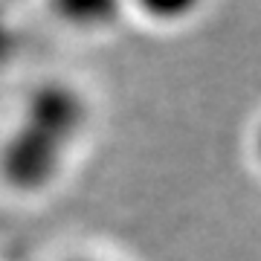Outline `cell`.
<instances>
[{"label":"cell","mask_w":261,"mask_h":261,"mask_svg":"<svg viewBox=\"0 0 261 261\" xmlns=\"http://www.w3.org/2000/svg\"><path fill=\"white\" fill-rule=\"evenodd\" d=\"M18 53V32H15V23H12L6 6L0 3V67H6Z\"/></svg>","instance_id":"obj_4"},{"label":"cell","mask_w":261,"mask_h":261,"mask_svg":"<svg viewBox=\"0 0 261 261\" xmlns=\"http://www.w3.org/2000/svg\"><path fill=\"white\" fill-rule=\"evenodd\" d=\"M255 151H258V160H261V128H258V137H255Z\"/></svg>","instance_id":"obj_5"},{"label":"cell","mask_w":261,"mask_h":261,"mask_svg":"<svg viewBox=\"0 0 261 261\" xmlns=\"http://www.w3.org/2000/svg\"><path fill=\"white\" fill-rule=\"evenodd\" d=\"M87 105L82 93L61 82L41 84L23 105L20 125L0 151V171L20 192L49 186L64 166L67 151L82 137Z\"/></svg>","instance_id":"obj_1"},{"label":"cell","mask_w":261,"mask_h":261,"mask_svg":"<svg viewBox=\"0 0 261 261\" xmlns=\"http://www.w3.org/2000/svg\"><path fill=\"white\" fill-rule=\"evenodd\" d=\"M125 0H53V9L64 23L79 29H102L119 18Z\"/></svg>","instance_id":"obj_2"},{"label":"cell","mask_w":261,"mask_h":261,"mask_svg":"<svg viewBox=\"0 0 261 261\" xmlns=\"http://www.w3.org/2000/svg\"><path fill=\"white\" fill-rule=\"evenodd\" d=\"M203 0H137L145 15H151L154 20H183L200 6Z\"/></svg>","instance_id":"obj_3"},{"label":"cell","mask_w":261,"mask_h":261,"mask_svg":"<svg viewBox=\"0 0 261 261\" xmlns=\"http://www.w3.org/2000/svg\"><path fill=\"white\" fill-rule=\"evenodd\" d=\"M73 261H93V258H73Z\"/></svg>","instance_id":"obj_6"}]
</instances>
